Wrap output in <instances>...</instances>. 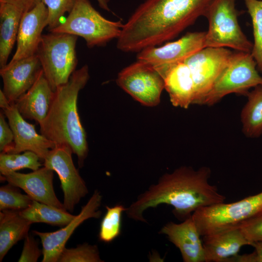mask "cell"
Segmentation results:
<instances>
[{
	"label": "cell",
	"mask_w": 262,
	"mask_h": 262,
	"mask_svg": "<svg viewBox=\"0 0 262 262\" xmlns=\"http://www.w3.org/2000/svg\"><path fill=\"white\" fill-rule=\"evenodd\" d=\"M213 0H145L123 25L117 48L139 52L171 40L205 16Z\"/></svg>",
	"instance_id": "1"
},
{
	"label": "cell",
	"mask_w": 262,
	"mask_h": 262,
	"mask_svg": "<svg viewBox=\"0 0 262 262\" xmlns=\"http://www.w3.org/2000/svg\"><path fill=\"white\" fill-rule=\"evenodd\" d=\"M211 170L203 166L195 170L183 166L162 175L157 182L140 194L125 211L128 217L147 223L144 213L165 204L173 207V214L183 221L197 209L224 202L226 198L216 185L209 183Z\"/></svg>",
	"instance_id": "2"
},
{
	"label": "cell",
	"mask_w": 262,
	"mask_h": 262,
	"mask_svg": "<svg viewBox=\"0 0 262 262\" xmlns=\"http://www.w3.org/2000/svg\"><path fill=\"white\" fill-rule=\"evenodd\" d=\"M90 78L87 65L76 70L68 81L58 87L48 113L39 124L41 134L55 145H67L78 158L82 168L88 153L86 134L78 112L80 91Z\"/></svg>",
	"instance_id": "3"
},
{
	"label": "cell",
	"mask_w": 262,
	"mask_h": 262,
	"mask_svg": "<svg viewBox=\"0 0 262 262\" xmlns=\"http://www.w3.org/2000/svg\"><path fill=\"white\" fill-rule=\"evenodd\" d=\"M124 24L103 17L89 0H76L65 21L49 32L66 33L83 38L89 48L106 45L120 36Z\"/></svg>",
	"instance_id": "4"
},
{
	"label": "cell",
	"mask_w": 262,
	"mask_h": 262,
	"mask_svg": "<svg viewBox=\"0 0 262 262\" xmlns=\"http://www.w3.org/2000/svg\"><path fill=\"white\" fill-rule=\"evenodd\" d=\"M76 35L59 33L43 34L36 54L44 75L54 92L66 83L78 64Z\"/></svg>",
	"instance_id": "5"
},
{
	"label": "cell",
	"mask_w": 262,
	"mask_h": 262,
	"mask_svg": "<svg viewBox=\"0 0 262 262\" xmlns=\"http://www.w3.org/2000/svg\"><path fill=\"white\" fill-rule=\"evenodd\" d=\"M262 214V191L234 202H224L197 209L192 215L201 237L238 227Z\"/></svg>",
	"instance_id": "6"
},
{
	"label": "cell",
	"mask_w": 262,
	"mask_h": 262,
	"mask_svg": "<svg viewBox=\"0 0 262 262\" xmlns=\"http://www.w3.org/2000/svg\"><path fill=\"white\" fill-rule=\"evenodd\" d=\"M235 0H213L205 17L208 21L205 47L226 48L251 53L253 43L242 31L238 20Z\"/></svg>",
	"instance_id": "7"
},
{
	"label": "cell",
	"mask_w": 262,
	"mask_h": 262,
	"mask_svg": "<svg viewBox=\"0 0 262 262\" xmlns=\"http://www.w3.org/2000/svg\"><path fill=\"white\" fill-rule=\"evenodd\" d=\"M260 85L262 77L251 53L237 51L233 52L202 104L213 105L232 93L246 96L250 88Z\"/></svg>",
	"instance_id": "8"
},
{
	"label": "cell",
	"mask_w": 262,
	"mask_h": 262,
	"mask_svg": "<svg viewBox=\"0 0 262 262\" xmlns=\"http://www.w3.org/2000/svg\"><path fill=\"white\" fill-rule=\"evenodd\" d=\"M117 85L142 104L153 107L160 101L164 89L163 76L151 65L137 60L118 74Z\"/></svg>",
	"instance_id": "9"
},
{
	"label": "cell",
	"mask_w": 262,
	"mask_h": 262,
	"mask_svg": "<svg viewBox=\"0 0 262 262\" xmlns=\"http://www.w3.org/2000/svg\"><path fill=\"white\" fill-rule=\"evenodd\" d=\"M232 53L226 48L205 47L183 61L189 68L194 83L193 104L202 105Z\"/></svg>",
	"instance_id": "10"
},
{
	"label": "cell",
	"mask_w": 262,
	"mask_h": 262,
	"mask_svg": "<svg viewBox=\"0 0 262 262\" xmlns=\"http://www.w3.org/2000/svg\"><path fill=\"white\" fill-rule=\"evenodd\" d=\"M71 147L67 145H56L44 160V166L58 174L64 194L65 209L73 212L75 206L88 193L85 182L75 167Z\"/></svg>",
	"instance_id": "11"
},
{
	"label": "cell",
	"mask_w": 262,
	"mask_h": 262,
	"mask_svg": "<svg viewBox=\"0 0 262 262\" xmlns=\"http://www.w3.org/2000/svg\"><path fill=\"white\" fill-rule=\"evenodd\" d=\"M205 35L206 32L187 33L176 41L144 49L138 52L137 59L151 65L163 77L172 66L205 48Z\"/></svg>",
	"instance_id": "12"
},
{
	"label": "cell",
	"mask_w": 262,
	"mask_h": 262,
	"mask_svg": "<svg viewBox=\"0 0 262 262\" xmlns=\"http://www.w3.org/2000/svg\"><path fill=\"white\" fill-rule=\"evenodd\" d=\"M101 200L100 192L96 190L86 204L82 207L80 213L63 228L53 232L32 231L40 238L42 244V262H58L66 243L74 230L86 220L100 217L101 212L98 208Z\"/></svg>",
	"instance_id": "13"
},
{
	"label": "cell",
	"mask_w": 262,
	"mask_h": 262,
	"mask_svg": "<svg viewBox=\"0 0 262 262\" xmlns=\"http://www.w3.org/2000/svg\"><path fill=\"white\" fill-rule=\"evenodd\" d=\"M3 112L14 134L13 145L4 153H20L31 151L44 161L50 150L55 147V144L42 134H38L34 125L25 120L13 102Z\"/></svg>",
	"instance_id": "14"
},
{
	"label": "cell",
	"mask_w": 262,
	"mask_h": 262,
	"mask_svg": "<svg viewBox=\"0 0 262 262\" xmlns=\"http://www.w3.org/2000/svg\"><path fill=\"white\" fill-rule=\"evenodd\" d=\"M42 70L36 54L11 61L0 68L2 91L10 103L15 102L34 84Z\"/></svg>",
	"instance_id": "15"
},
{
	"label": "cell",
	"mask_w": 262,
	"mask_h": 262,
	"mask_svg": "<svg viewBox=\"0 0 262 262\" xmlns=\"http://www.w3.org/2000/svg\"><path fill=\"white\" fill-rule=\"evenodd\" d=\"M53 171L44 166L27 174L15 171L0 175V179L22 189L33 200L65 209L54 192Z\"/></svg>",
	"instance_id": "16"
},
{
	"label": "cell",
	"mask_w": 262,
	"mask_h": 262,
	"mask_svg": "<svg viewBox=\"0 0 262 262\" xmlns=\"http://www.w3.org/2000/svg\"><path fill=\"white\" fill-rule=\"evenodd\" d=\"M48 10L42 2L21 17L16 39V48L11 61L27 58L36 54L42 36L48 26Z\"/></svg>",
	"instance_id": "17"
},
{
	"label": "cell",
	"mask_w": 262,
	"mask_h": 262,
	"mask_svg": "<svg viewBox=\"0 0 262 262\" xmlns=\"http://www.w3.org/2000/svg\"><path fill=\"white\" fill-rule=\"evenodd\" d=\"M159 233L166 235L180 250L183 262H206L202 240L192 215L180 223L168 222Z\"/></svg>",
	"instance_id": "18"
},
{
	"label": "cell",
	"mask_w": 262,
	"mask_h": 262,
	"mask_svg": "<svg viewBox=\"0 0 262 262\" xmlns=\"http://www.w3.org/2000/svg\"><path fill=\"white\" fill-rule=\"evenodd\" d=\"M54 94L42 70L33 86L13 103L24 119L39 124L48 113Z\"/></svg>",
	"instance_id": "19"
},
{
	"label": "cell",
	"mask_w": 262,
	"mask_h": 262,
	"mask_svg": "<svg viewBox=\"0 0 262 262\" xmlns=\"http://www.w3.org/2000/svg\"><path fill=\"white\" fill-rule=\"evenodd\" d=\"M202 237L206 262H226L228 259L238 254L242 246H250L239 227Z\"/></svg>",
	"instance_id": "20"
},
{
	"label": "cell",
	"mask_w": 262,
	"mask_h": 262,
	"mask_svg": "<svg viewBox=\"0 0 262 262\" xmlns=\"http://www.w3.org/2000/svg\"><path fill=\"white\" fill-rule=\"evenodd\" d=\"M163 78L164 89L174 106L187 109L193 104L194 83L189 68L184 62L172 66Z\"/></svg>",
	"instance_id": "21"
},
{
	"label": "cell",
	"mask_w": 262,
	"mask_h": 262,
	"mask_svg": "<svg viewBox=\"0 0 262 262\" xmlns=\"http://www.w3.org/2000/svg\"><path fill=\"white\" fill-rule=\"evenodd\" d=\"M19 211L8 210L0 212V262L15 245L29 234L33 223L24 218Z\"/></svg>",
	"instance_id": "22"
},
{
	"label": "cell",
	"mask_w": 262,
	"mask_h": 262,
	"mask_svg": "<svg viewBox=\"0 0 262 262\" xmlns=\"http://www.w3.org/2000/svg\"><path fill=\"white\" fill-rule=\"evenodd\" d=\"M23 13L14 5L0 2V67L6 65L16 41Z\"/></svg>",
	"instance_id": "23"
},
{
	"label": "cell",
	"mask_w": 262,
	"mask_h": 262,
	"mask_svg": "<svg viewBox=\"0 0 262 262\" xmlns=\"http://www.w3.org/2000/svg\"><path fill=\"white\" fill-rule=\"evenodd\" d=\"M246 96L247 101L241 113L242 131L250 138L262 134V85L254 88Z\"/></svg>",
	"instance_id": "24"
},
{
	"label": "cell",
	"mask_w": 262,
	"mask_h": 262,
	"mask_svg": "<svg viewBox=\"0 0 262 262\" xmlns=\"http://www.w3.org/2000/svg\"><path fill=\"white\" fill-rule=\"evenodd\" d=\"M19 212L24 218L32 223H44L59 227L67 225L76 216L65 209L34 200L28 208Z\"/></svg>",
	"instance_id": "25"
},
{
	"label": "cell",
	"mask_w": 262,
	"mask_h": 262,
	"mask_svg": "<svg viewBox=\"0 0 262 262\" xmlns=\"http://www.w3.org/2000/svg\"><path fill=\"white\" fill-rule=\"evenodd\" d=\"M252 23L254 42L251 54L262 73V0H244Z\"/></svg>",
	"instance_id": "26"
},
{
	"label": "cell",
	"mask_w": 262,
	"mask_h": 262,
	"mask_svg": "<svg viewBox=\"0 0 262 262\" xmlns=\"http://www.w3.org/2000/svg\"><path fill=\"white\" fill-rule=\"evenodd\" d=\"M40 160L37 154L31 151H26L22 154L0 152V174L5 175L23 168L36 170L42 166Z\"/></svg>",
	"instance_id": "27"
},
{
	"label": "cell",
	"mask_w": 262,
	"mask_h": 262,
	"mask_svg": "<svg viewBox=\"0 0 262 262\" xmlns=\"http://www.w3.org/2000/svg\"><path fill=\"white\" fill-rule=\"evenodd\" d=\"M106 212L100 224L98 239L104 243H111L121 233L122 215L127 208L118 204L105 207Z\"/></svg>",
	"instance_id": "28"
},
{
	"label": "cell",
	"mask_w": 262,
	"mask_h": 262,
	"mask_svg": "<svg viewBox=\"0 0 262 262\" xmlns=\"http://www.w3.org/2000/svg\"><path fill=\"white\" fill-rule=\"evenodd\" d=\"M18 187L9 183L0 188V211H22L28 208L33 199L20 193Z\"/></svg>",
	"instance_id": "29"
},
{
	"label": "cell",
	"mask_w": 262,
	"mask_h": 262,
	"mask_svg": "<svg viewBox=\"0 0 262 262\" xmlns=\"http://www.w3.org/2000/svg\"><path fill=\"white\" fill-rule=\"evenodd\" d=\"M96 245L84 243L75 248L63 250L58 262H102Z\"/></svg>",
	"instance_id": "30"
},
{
	"label": "cell",
	"mask_w": 262,
	"mask_h": 262,
	"mask_svg": "<svg viewBox=\"0 0 262 262\" xmlns=\"http://www.w3.org/2000/svg\"><path fill=\"white\" fill-rule=\"evenodd\" d=\"M76 0H41L48 10L49 31H50L62 22L61 19L67 12L73 9Z\"/></svg>",
	"instance_id": "31"
},
{
	"label": "cell",
	"mask_w": 262,
	"mask_h": 262,
	"mask_svg": "<svg viewBox=\"0 0 262 262\" xmlns=\"http://www.w3.org/2000/svg\"><path fill=\"white\" fill-rule=\"evenodd\" d=\"M239 227L250 243L262 241V214L251 218L241 224Z\"/></svg>",
	"instance_id": "32"
},
{
	"label": "cell",
	"mask_w": 262,
	"mask_h": 262,
	"mask_svg": "<svg viewBox=\"0 0 262 262\" xmlns=\"http://www.w3.org/2000/svg\"><path fill=\"white\" fill-rule=\"evenodd\" d=\"M41 254L38 244L34 237L28 234L24 238V245L18 262H36Z\"/></svg>",
	"instance_id": "33"
},
{
	"label": "cell",
	"mask_w": 262,
	"mask_h": 262,
	"mask_svg": "<svg viewBox=\"0 0 262 262\" xmlns=\"http://www.w3.org/2000/svg\"><path fill=\"white\" fill-rule=\"evenodd\" d=\"M3 112H0V151L5 152L13 145L14 134L9 124L5 120Z\"/></svg>",
	"instance_id": "34"
},
{
	"label": "cell",
	"mask_w": 262,
	"mask_h": 262,
	"mask_svg": "<svg viewBox=\"0 0 262 262\" xmlns=\"http://www.w3.org/2000/svg\"><path fill=\"white\" fill-rule=\"evenodd\" d=\"M41 0H0V2L10 3L20 10L23 14L32 9Z\"/></svg>",
	"instance_id": "35"
},
{
	"label": "cell",
	"mask_w": 262,
	"mask_h": 262,
	"mask_svg": "<svg viewBox=\"0 0 262 262\" xmlns=\"http://www.w3.org/2000/svg\"><path fill=\"white\" fill-rule=\"evenodd\" d=\"M251 246L255 249L256 262H262V241L253 242Z\"/></svg>",
	"instance_id": "36"
},
{
	"label": "cell",
	"mask_w": 262,
	"mask_h": 262,
	"mask_svg": "<svg viewBox=\"0 0 262 262\" xmlns=\"http://www.w3.org/2000/svg\"><path fill=\"white\" fill-rule=\"evenodd\" d=\"M11 103L1 89H0V107L2 110H5L10 106Z\"/></svg>",
	"instance_id": "37"
},
{
	"label": "cell",
	"mask_w": 262,
	"mask_h": 262,
	"mask_svg": "<svg viewBox=\"0 0 262 262\" xmlns=\"http://www.w3.org/2000/svg\"><path fill=\"white\" fill-rule=\"evenodd\" d=\"M99 6L102 9L107 11H110L111 10L109 6V3L110 0H97Z\"/></svg>",
	"instance_id": "38"
}]
</instances>
